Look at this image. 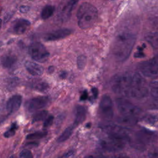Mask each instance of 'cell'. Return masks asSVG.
Wrapping results in <instances>:
<instances>
[{
  "instance_id": "obj_1",
  "label": "cell",
  "mask_w": 158,
  "mask_h": 158,
  "mask_svg": "<svg viewBox=\"0 0 158 158\" xmlns=\"http://www.w3.org/2000/svg\"><path fill=\"white\" fill-rule=\"evenodd\" d=\"M136 41L135 36L129 32H122L117 35L114 39L112 52L114 58L123 62L130 56Z\"/></svg>"
},
{
  "instance_id": "obj_2",
  "label": "cell",
  "mask_w": 158,
  "mask_h": 158,
  "mask_svg": "<svg viewBox=\"0 0 158 158\" xmlns=\"http://www.w3.org/2000/svg\"><path fill=\"white\" fill-rule=\"evenodd\" d=\"M98 16V10L94 6L87 2L81 3L77 12L78 27L83 30L91 28L96 23Z\"/></svg>"
},
{
  "instance_id": "obj_3",
  "label": "cell",
  "mask_w": 158,
  "mask_h": 158,
  "mask_svg": "<svg viewBox=\"0 0 158 158\" xmlns=\"http://www.w3.org/2000/svg\"><path fill=\"white\" fill-rule=\"evenodd\" d=\"M148 88L144 78L137 73L132 75L131 83L126 96L134 99H141L148 96Z\"/></svg>"
},
{
  "instance_id": "obj_4",
  "label": "cell",
  "mask_w": 158,
  "mask_h": 158,
  "mask_svg": "<svg viewBox=\"0 0 158 158\" xmlns=\"http://www.w3.org/2000/svg\"><path fill=\"white\" fill-rule=\"evenodd\" d=\"M132 75L122 73L115 76L111 81L112 90L117 93L126 96L131 83Z\"/></svg>"
},
{
  "instance_id": "obj_5",
  "label": "cell",
  "mask_w": 158,
  "mask_h": 158,
  "mask_svg": "<svg viewBox=\"0 0 158 158\" xmlns=\"http://www.w3.org/2000/svg\"><path fill=\"white\" fill-rule=\"evenodd\" d=\"M116 106L122 117L136 118V117L141 113V110L139 107L125 99H117Z\"/></svg>"
},
{
  "instance_id": "obj_6",
  "label": "cell",
  "mask_w": 158,
  "mask_h": 158,
  "mask_svg": "<svg viewBox=\"0 0 158 158\" xmlns=\"http://www.w3.org/2000/svg\"><path fill=\"white\" fill-rule=\"evenodd\" d=\"M28 52L33 59L41 63L46 62L49 56V52L45 46L40 42L31 43L29 46Z\"/></svg>"
},
{
  "instance_id": "obj_7",
  "label": "cell",
  "mask_w": 158,
  "mask_h": 158,
  "mask_svg": "<svg viewBox=\"0 0 158 158\" xmlns=\"http://www.w3.org/2000/svg\"><path fill=\"white\" fill-rule=\"evenodd\" d=\"M141 73L147 77H155L158 73V59L156 56L141 63L139 66Z\"/></svg>"
},
{
  "instance_id": "obj_8",
  "label": "cell",
  "mask_w": 158,
  "mask_h": 158,
  "mask_svg": "<svg viewBox=\"0 0 158 158\" xmlns=\"http://www.w3.org/2000/svg\"><path fill=\"white\" fill-rule=\"evenodd\" d=\"M49 98L45 96H38L28 100L25 104L28 112H34L46 107L49 103Z\"/></svg>"
},
{
  "instance_id": "obj_9",
  "label": "cell",
  "mask_w": 158,
  "mask_h": 158,
  "mask_svg": "<svg viewBox=\"0 0 158 158\" xmlns=\"http://www.w3.org/2000/svg\"><path fill=\"white\" fill-rule=\"evenodd\" d=\"M127 141L122 139L108 136L100 142V145L102 149L108 151H115L122 149Z\"/></svg>"
},
{
  "instance_id": "obj_10",
  "label": "cell",
  "mask_w": 158,
  "mask_h": 158,
  "mask_svg": "<svg viewBox=\"0 0 158 158\" xmlns=\"http://www.w3.org/2000/svg\"><path fill=\"white\" fill-rule=\"evenodd\" d=\"M99 112L104 118L107 120L112 118L114 116L113 102L109 95L102 96L99 104Z\"/></svg>"
},
{
  "instance_id": "obj_11",
  "label": "cell",
  "mask_w": 158,
  "mask_h": 158,
  "mask_svg": "<svg viewBox=\"0 0 158 158\" xmlns=\"http://www.w3.org/2000/svg\"><path fill=\"white\" fill-rule=\"evenodd\" d=\"M102 128L108 135V136L118 138L128 141L129 136L128 132L123 127L117 125H104Z\"/></svg>"
},
{
  "instance_id": "obj_12",
  "label": "cell",
  "mask_w": 158,
  "mask_h": 158,
  "mask_svg": "<svg viewBox=\"0 0 158 158\" xmlns=\"http://www.w3.org/2000/svg\"><path fill=\"white\" fill-rule=\"evenodd\" d=\"M77 1H62L59 6L57 10L58 19L62 22L67 20L72 12V9Z\"/></svg>"
},
{
  "instance_id": "obj_13",
  "label": "cell",
  "mask_w": 158,
  "mask_h": 158,
  "mask_svg": "<svg viewBox=\"0 0 158 158\" xmlns=\"http://www.w3.org/2000/svg\"><path fill=\"white\" fill-rule=\"evenodd\" d=\"M72 33V30L69 28H61L54 30L46 33L44 36V40L46 41H53L61 40L69 36Z\"/></svg>"
},
{
  "instance_id": "obj_14",
  "label": "cell",
  "mask_w": 158,
  "mask_h": 158,
  "mask_svg": "<svg viewBox=\"0 0 158 158\" xmlns=\"http://www.w3.org/2000/svg\"><path fill=\"white\" fill-rule=\"evenodd\" d=\"M30 26V22L25 19H19L15 20L12 25V31L16 35L24 33Z\"/></svg>"
},
{
  "instance_id": "obj_15",
  "label": "cell",
  "mask_w": 158,
  "mask_h": 158,
  "mask_svg": "<svg viewBox=\"0 0 158 158\" xmlns=\"http://www.w3.org/2000/svg\"><path fill=\"white\" fill-rule=\"evenodd\" d=\"M22 96L19 94L14 95L9 99L6 103V109L9 114H13L17 111L22 104Z\"/></svg>"
},
{
  "instance_id": "obj_16",
  "label": "cell",
  "mask_w": 158,
  "mask_h": 158,
  "mask_svg": "<svg viewBox=\"0 0 158 158\" xmlns=\"http://www.w3.org/2000/svg\"><path fill=\"white\" fill-rule=\"evenodd\" d=\"M25 67L29 73L33 76H40L43 73V67L31 61H27L25 64Z\"/></svg>"
},
{
  "instance_id": "obj_17",
  "label": "cell",
  "mask_w": 158,
  "mask_h": 158,
  "mask_svg": "<svg viewBox=\"0 0 158 158\" xmlns=\"http://www.w3.org/2000/svg\"><path fill=\"white\" fill-rule=\"evenodd\" d=\"M86 110L82 106H77L75 109V120L73 126L76 127L81 124L86 118Z\"/></svg>"
},
{
  "instance_id": "obj_18",
  "label": "cell",
  "mask_w": 158,
  "mask_h": 158,
  "mask_svg": "<svg viewBox=\"0 0 158 158\" xmlns=\"http://www.w3.org/2000/svg\"><path fill=\"white\" fill-rule=\"evenodd\" d=\"M17 62V58L13 55H6L3 56L1 60L2 67L6 69L12 68Z\"/></svg>"
},
{
  "instance_id": "obj_19",
  "label": "cell",
  "mask_w": 158,
  "mask_h": 158,
  "mask_svg": "<svg viewBox=\"0 0 158 158\" xmlns=\"http://www.w3.org/2000/svg\"><path fill=\"white\" fill-rule=\"evenodd\" d=\"M55 10V7L52 5H46L41 10V17L43 20H46L52 16Z\"/></svg>"
},
{
  "instance_id": "obj_20",
  "label": "cell",
  "mask_w": 158,
  "mask_h": 158,
  "mask_svg": "<svg viewBox=\"0 0 158 158\" xmlns=\"http://www.w3.org/2000/svg\"><path fill=\"white\" fill-rule=\"evenodd\" d=\"M75 127L73 125H71L68 127L57 138V142L59 143H62L65 141H66L72 134L73 129Z\"/></svg>"
},
{
  "instance_id": "obj_21",
  "label": "cell",
  "mask_w": 158,
  "mask_h": 158,
  "mask_svg": "<svg viewBox=\"0 0 158 158\" xmlns=\"http://www.w3.org/2000/svg\"><path fill=\"white\" fill-rule=\"evenodd\" d=\"M33 87L35 90L42 92V91H46L49 88V85L44 81L36 80V81H35L34 83H33Z\"/></svg>"
},
{
  "instance_id": "obj_22",
  "label": "cell",
  "mask_w": 158,
  "mask_h": 158,
  "mask_svg": "<svg viewBox=\"0 0 158 158\" xmlns=\"http://www.w3.org/2000/svg\"><path fill=\"white\" fill-rule=\"evenodd\" d=\"M48 114V111L45 110L38 112L33 115L32 121H33V122H36L41 121V120H44V118H46L47 117Z\"/></svg>"
},
{
  "instance_id": "obj_23",
  "label": "cell",
  "mask_w": 158,
  "mask_h": 158,
  "mask_svg": "<svg viewBox=\"0 0 158 158\" xmlns=\"http://www.w3.org/2000/svg\"><path fill=\"white\" fill-rule=\"evenodd\" d=\"M146 40L148 41V42H149L154 48H157V44H158V42H157V33H152L151 34L148 35L147 37H146Z\"/></svg>"
},
{
  "instance_id": "obj_24",
  "label": "cell",
  "mask_w": 158,
  "mask_h": 158,
  "mask_svg": "<svg viewBox=\"0 0 158 158\" xmlns=\"http://www.w3.org/2000/svg\"><path fill=\"white\" fill-rule=\"evenodd\" d=\"M17 128H18V126H17L16 123H12V125H10V128L7 131H6L4 132V136L5 138H7L13 136L15 135V131L17 130Z\"/></svg>"
},
{
  "instance_id": "obj_25",
  "label": "cell",
  "mask_w": 158,
  "mask_h": 158,
  "mask_svg": "<svg viewBox=\"0 0 158 158\" xmlns=\"http://www.w3.org/2000/svg\"><path fill=\"white\" fill-rule=\"evenodd\" d=\"M118 122L124 125H133L136 122V118H130L126 117H121L118 119Z\"/></svg>"
},
{
  "instance_id": "obj_26",
  "label": "cell",
  "mask_w": 158,
  "mask_h": 158,
  "mask_svg": "<svg viewBox=\"0 0 158 158\" xmlns=\"http://www.w3.org/2000/svg\"><path fill=\"white\" fill-rule=\"evenodd\" d=\"M46 135V132L44 131H37L33 133H31L29 134L27 136V139H39V138H41L44 136H45V135Z\"/></svg>"
},
{
  "instance_id": "obj_27",
  "label": "cell",
  "mask_w": 158,
  "mask_h": 158,
  "mask_svg": "<svg viewBox=\"0 0 158 158\" xmlns=\"http://www.w3.org/2000/svg\"><path fill=\"white\" fill-rule=\"evenodd\" d=\"M77 67L80 70H82L85 68L86 64V58L83 55H80L77 58Z\"/></svg>"
},
{
  "instance_id": "obj_28",
  "label": "cell",
  "mask_w": 158,
  "mask_h": 158,
  "mask_svg": "<svg viewBox=\"0 0 158 158\" xmlns=\"http://www.w3.org/2000/svg\"><path fill=\"white\" fill-rule=\"evenodd\" d=\"M151 94L153 96V98H156V99L157 98V94H158V87H157V80H155L153 82L151 83Z\"/></svg>"
},
{
  "instance_id": "obj_29",
  "label": "cell",
  "mask_w": 158,
  "mask_h": 158,
  "mask_svg": "<svg viewBox=\"0 0 158 158\" xmlns=\"http://www.w3.org/2000/svg\"><path fill=\"white\" fill-rule=\"evenodd\" d=\"M19 158H33V155L30 151L25 149L20 152Z\"/></svg>"
},
{
  "instance_id": "obj_30",
  "label": "cell",
  "mask_w": 158,
  "mask_h": 158,
  "mask_svg": "<svg viewBox=\"0 0 158 158\" xmlns=\"http://www.w3.org/2000/svg\"><path fill=\"white\" fill-rule=\"evenodd\" d=\"M53 121H54V117L52 115L48 116L44 120L43 127L44 128H47V127L51 126L52 124Z\"/></svg>"
},
{
  "instance_id": "obj_31",
  "label": "cell",
  "mask_w": 158,
  "mask_h": 158,
  "mask_svg": "<svg viewBox=\"0 0 158 158\" xmlns=\"http://www.w3.org/2000/svg\"><path fill=\"white\" fill-rule=\"evenodd\" d=\"M146 120L148 123H154L156 121V117L154 115H149V116H147V117L146 118Z\"/></svg>"
},
{
  "instance_id": "obj_32",
  "label": "cell",
  "mask_w": 158,
  "mask_h": 158,
  "mask_svg": "<svg viewBox=\"0 0 158 158\" xmlns=\"http://www.w3.org/2000/svg\"><path fill=\"white\" fill-rule=\"evenodd\" d=\"M143 48H139V49H138L137 52H135V57H142L144 56V53L143 52Z\"/></svg>"
},
{
  "instance_id": "obj_33",
  "label": "cell",
  "mask_w": 158,
  "mask_h": 158,
  "mask_svg": "<svg viewBox=\"0 0 158 158\" xmlns=\"http://www.w3.org/2000/svg\"><path fill=\"white\" fill-rule=\"evenodd\" d=\"M73 152H73V150H70V151H68L67 152H66L65 154H64L60 158H67V157L71 156L73 154Z\"/></svg>"
},
{
  "instance_id": "obj_34",
  "label": "cell",
  "mask_w": 158,
  "mask_h": 158,
  "mask_svg": "<svg viewBox=\"0 0 158 158\" xmlns=\"http://www.w3.org/2000/svg\"><path fill=\"white\" fill-rule=\"evenodd\" d=\"M88 93L86 92V91H85L83 92V93L80 96V100L81 101H85V100H86L88 98Z\"/></svg>"
},
{
  "instance_id": "obj_35",
  "label": "cell",
  "mask_w": 158,
  "mask_h": 158,
  "mask_svg": "<svg viewBox=\"0 0 158 158\" xmlns=\"http://www.w3.org/2000/svg\"><path fill=\"white\" fill-rule=\"evenodd\" d=\"M28 9H29V7L27 6H22L20 7V11L23 13L27 12L28 10Z\"/></svg>"
},
{
  "instance_id": "obj_36",
  "label": "cell",
  "mask_w": 158,
  "mask_h": 158,
  "mask_svg": "<svg viewBox=\"0 0 158 158\" xmlns=\"http://www.w3.org/2000/svg\"><path fill=\"white\" fill-rule=\"evenodd\" d=\"M91 91H92V93H93V94L94 98H96L97 96H98V90L96 88H92Z\"/></svg>"
},
{
  "instance_id": "obj_37",
  "label": "cell",
  "mask_w": 158,
  "mask_h": 158,
  "mask_svg": "<svg viewBox=\"0 0 158 158\" xmlns=\"http://www.w3.org/2000/svg\"><path fill=\"white\" fill-rule=\"evenodd\" d=\"M115 158H130L129 157L127 156H123V155H119L117 156L116 157H115Z\"/></svg>"
},
{
  "instance_id": "obj_38",
  "label": "cell",
  "mask_w": 158,
  "mask_h": 158,
  "mask_svg": "<svg viewBox=\"0 0 158 158\" xmlns=\"http://www.w3.org/2000/svg\"><path fill=\"white\" fill-rule=\"evenodd\" d=\"M151 158H157V155L156 154H152L151 156Z\"/></svg>"
},
{
  "instance_id": "obj_39",
  "label": "cell",
  "mask_w": 158,
  "mask_h": 158,
  "mask_svg": "<svg viewBox=\"0 0 158 158\" xmlns=\"http://www.w3.org/2000/svg\"><path fill=\"white\" fill-rule=\"evenodd\" d=\"M2 24V19H0V29L1 28Z\"/></svg>"
},
{
  "instance_id": "obj_40",
  "label": "cell",
  "mask_w": 158,
  "mask_h": 158,
  "mask_svg": "<svg viewBox=\"0 0 158 158\" xmlns=\"http://www.w3.org/2000/svg\"><path fill=\"white\" fill-rule=\"evenodd\" d=\"M10 158H14V157H10Z\"/></svg>"
}]
</instances>
